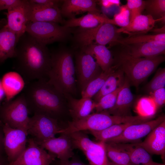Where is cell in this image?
<instances>
[{"label": "cell", "mask_w": 165, "mask_h": 165, "mask_svg": "<svg viewBox=\"0 0 165 165\" xmlns=\"http://www.w3.org/2000/svg\"><path fill=\"white\" fill-rule=\"evenodd\" d=\"M7 23L5 26L16 35L17 41L26 32L29 22V0H22L19 5L7 10Z\"/></svg>", "instance_id": "13"}, {"label": "cell", "mask_w": 165, "mask_h": 165, "mask_svg": "<svg viewBox=\"0 0 165 165\" xmlns=\"http://www.w3.org/2000/svg\"><path fill=\"white\" fill-rule=\"evenodd\" d=\"M165 86V69L160 68L145 88L146 90L151 94L157 90L164 88Z\"/></svg>", "instance_id": "37"}, {"label": "cell", "mask_w": 165, "mask_h": 165, "mask_svg": "<svg viewBox=\"0 0 165 165\" xmlns=\"http://www.w3.org/2000/svg\"><path fill=\"white\" fill-rule=\"evenodd\" d=\"M62 129L58 120L42 114H35L30 117L27 133L36 142H42L55 137Z\"/></svg>", "instance_id": "8"}, {"label": "cell", "mask_w": 165, "mask_h": 165, "mask_svg": "<svg viewBox=\"0 0 165 165\" xmlns=\"http://www.w3.org/2000/svg\"><path fill=\"white\" fill-rule=\"evenodd\" d=\"M109 23L115 25L113 19H110L104 14L100 13L89 12L86 15L79 18H73L64 21V26L70 28L79 27L85 29L91 28L100 24Z\"/></svg>", "instance_id": "19"}, {"label": "cell", "mask_w": 165, "mask_h": 165, "mask_svg": "<svg viewBox=\"0 0 165 165\" xmlns=\"http://www.w3.org/2000/svg\"><path fill=\"white\" fill-rule=\"evenodd\" d=\"M145 1V9L147 15L155 20L161 19L165 22V0H148Z\"/></svg>", "instance_id": "33"}, {"label": "cell", "mask_w": 165, "mask_h": 165, "mask_svg": "<svg viewBox=\"0 0 165 165\" xmlns=\"http://www.w3.org/2000/svg\"><path fill=\"white\" fill-rule=\"evenodd\" d=\"M113 19L115 25L121 27H126L129 24L130 20V13L126 5L120 7L119 12L114 15Z\"/></svg>", "instance_id": "39"}, {"label": "cell", "mask_w": 165, "mask_h": 165, "mask_svg": "<svg viewBox=\"0 0 165 165\" xmlns=\"http://www.w3.org/2000/svg\"><path fill=\"white\" fill-rule=\"evenodd\" d=\"M161 19L155 20L150 15L141 14L136 17L127 26L117 28V32L126 34L128 36L144 34L152 29L155 23Z\"/></svg>", "instance_id": "21"}, {"label": "cell", "mask_w": 165, "mask_h": 165, "mask_svg": "<svg viewBox=\"0 0 165 165\" xmlns=\"http://www.w3.org/2000/svg\"><path fill=\"white\" fill-rule=\"evenodd\" d=\"M165 120L164 115L155 119L140 123L131 124L127 127L119 136L105 143H126L134 142L147 136L153 129Z\"/></svg>", "instance_id": "12"}, {"label": "cell", "mask_w": 165, "mask_h": 165, "mask_svg": "<svg viewBox=\"0 0 165 165\" xmlns=\"http://www.w3.org/2000/svg\"><path fill=\"white\" fill-rule=\"evenodd\" d=\"M130 83L125 76L124 84L119 92L115 105L107 110L110 114L122 116H131L130 109L134 97L130 90Z\"/></svg>", "instance_id": "17"}, {"label": "cell", "mask_w": 165, "mask_h": 165, "mask_svg": "<svg viewBox=\"0 0 165 165\" xmlns=\"http://www.w3.org/2000/svg\"><path fill=\"white\" fill-rule=\"evenodd\" d=\"M112 144L128 154L132 165H149L153 162L150 154L135 143Z\"/></svg>", "instance_id": "25"}, {"label": "cell", "mask_w": 165, "mask_h": 165, "mask_svg": "<svg viewBox=\"0 0 165 165\" xmlns=\"http://www.w3.org/2000/svg\"></svg>", "instance_id": "52"}, {"label": "cell", "mask_w": 165, "mask_h": 165, "mask_svg": "<svg viewBox=\"0 0 165 165\" xmlns=\"http://www.w3.org/2000/svg\"><path fill=\"white\" fill-rule=\"evenodd\" d=\"M1 83L7 101H9L15 95L23 89L24 82L23 78L17 72H11L5 74Z\"/></svg>", "instance_id": "26"}, {"label": "cell", "mask_w": 165, "mask_h": 165, "mask_svg": "<svg viewBox=\"0 0 165 165\" xmlns=\"http://www.w3.org/2000/svg\"><path fill=\"white\" fill-rule=\"evenodd\" d=\"M152 41L165 42V33L156 35L143 34L125 38L121 37L117 41L116 44H120L126 46Z\"/></svg>", "instance_id": "32"}, {"label": "cell", "mask_w": 165, "mask_h": 165, "mask_svg": "<svg viewBox=\"0 0 165 165\" xmlns=\"http://www.w3.org/2000/svg\"><path fill=\"white\" fill-rule=\"evenodd\" d=\"M30 113L22 93L15 99L7 101L0 106V121L11 128L20 129L27 133Z\"/></svg>", "instance_id": "6"}, {"label": "cell", "mask_w": 165, "mask_h": 165, "mask_svg": "<svg viewBox=\"0 0 165 165\" xmlns=\"http://www.w3.org/2000/svg\"><path fill=\"white\" fill-rule=\"evenodd\" d=\"M150 94L158 110L165 103V87L157 90Z\"/></svg>", "instance_id": "40"}, {"label": "cell", "mask_w": 165, "mask_h": 165, "mask_svg": "<svg viewBox=\"0 0 165 165\" xmlns=\"http://www.w3.org/2000/svg\"><path fill=\"white\" fill-rule=\"evenodd\" d=\"M151 31L155 33V35L165 33V26L164 25L161 28L155 29L153 30H152Z\"/></svg>", "instance_id": "46"}, {"label": "cell", "mask_w": 165, "mask_h": 165, "mask_svg": "<svg viewBox=\"0 0 165 165\" xmlns=\"http://www.w3.org/2000/svg\"><path fill=\"white\" fill-rule=\"evenodd\" d=\"M4 140L3 123L0 121V157L6 156L4 149Z\"/></svg>", "instance_id": "44"}, {"label": "cell", "mask_w": 165, "mask_h": 165, "mask_svg": "<svg viewBox=\"0 0 165 165\" xmlns=\"http://www.w3.org/2000/svg\"><path fill=\"white\" fill-rule=\"evenodd\" d=\"M17 42L16 35L5 26L0 29V63L14 58Z\"/></svg>", "instance_id": "23"}, {"label": "cell", "mask_w": 165, "mask_h": 165, "mask_svg": "<svg viewBox=\"0 0 165 165\" xmlns=\"http://www.w3.org/2000/svg\"><path fill=\"white\" fill-rule=\"evenodd\" d=\"M81 50L95 59L103 71L109 69L112 66L114 60L111 52L106 46L91 44Z\"/></svg>", "instance_id": "24"}, {"label": "cell", "mask_w": 165, "mask_h": 165, "mask_svg": "<svg viewBox=\"0 0 165 165\" xmlns=\"http://www.w3.org/2000/svg\"><path fill=\"white\" fill-rule=\"evenodd\" d=\"M3 128L5 152L10 163L16 160L26 148L28 134L23 130L13 128L3 123Z\"/></svg>", "instance_id": "10"}, {"label": "cell", "mask_w": 165, "mask_h": 165, "mask_svg": "<svg viewBox=\"0 0 165 165\" xmlns=\"http://www.w3.org/2000/svg\"><path fill=\"white\" fill-rule=\"evenodd\" d=\"M125 77L123 71L117 68L106 79L99 91L93 97L97 102L103 96L112 92L124 84Z\"/></svg>", "instance_id": "27"}, {"label": "cell", "mask_w": 165, "mask_h": 165, "mask_svg": "<svg viewBox=\"0 0 165 165\" xmlns=\"http://www.w3.org/2000/svg\"><path fill=\"white\" fill-rule=\"evenodd\" d=\"M128 54L135 57H152L164 54L165 42L152 41L126 46Z\"/></svg>", "instance_id": "16"}, {"label": "cell", "mask_w": 165, "mask_h": 165, "mask_svg": "<svg viewBox=\"0 0 165 165\" xmlns=\"http://www.w3.org/2000/svg\"><path fill=\"white\" fill-rule=\"evenodd\" d=\"M135 108L138 115L145 117H155L157 111L151 96L141 98L136 103Z\"/></svg>", "instance_id": "34"}, {"label": "cell", "mask_w": 165, "mask_h": 165, "mask_svg": "<svg viewBox=\"0 0 165 165\" xmlns=\"http://www.w3.org/2000/svg\"><path fill=\"white\" fill-rule=\"evenodd\" d=\"M149 165H165V163H161L153 162Z\"/></svg>", "instance_id": "50"}, {"label": "cell", "mask_w": 165, "mask_h": 165, "mask_svg": "<svg viewBox=\"0 0 165 165\" xmlns=\"http://www.w3.org/2000/svg\"><path fill=\"white\" fill-rule=\"evenodd\" d=\"M94 0H63L60 9L62 16L75 18V16L87 12L100 13Z\"/></svg>", "instance_id": "18"}, {"label": "cell", "mask_w": 165, "mask_h": 165, "mask_svg": "<svg viewBox=\"0 0 165 165\" xmlns=\"http://www.w3.org/2000/svg\"><path fill=\"white\" fill-rule=\"evenodd\" d=\"M83 153L89 165H111L107 156L105 142L94 141L91 147Z\"/></svg>", "instance_id": "28"}, {"label": "cell", "mask_w": 165, "mask_h": 165, "mask_svg": "<svg viewBox=\"0 0 165 165\" xmlns=\"http://www.w3.org/2000/svg\"><path fill=\"white\" fill-rule=\"evenodd\" d=\"M28 147L20 156L8 165H50L56 156L38 145L33 138L27 140Z\"/></svg>", "instance_id": "11"}, {"label": "cell", "mask_w": 165, "mask_h": 165, "mask_svg": "<svg viewBox=\"0 0 165 165\" xmlns=\"http://www.w3.org/2000/svg\"><path fill=\"white\" fill-rule=\"evenodd\" d=\"M123 86L114 91L103 96L96 103L94 109L96 110V112L107 110L114 106L119 92Z\"/></svg>", "instance_id": "36"}, {"label": "cell", "mask_w": 165, "mask_h": 165, "mask_svg": "<svg viewBox=\"0 0 165 165\" xmlns=\"http://www.w3.org/2000/svg\"><path fill=\"white\" fill-rule=\"evenodd\" d=\"M9 163L6 156L0 157V165H8Z\"/></svg>", "instance_id": "47"}, {"label": "cell", "mask_w": 165, "mask_h": 165, "mask_svg": "<svg viewBox=\"0 0 165 165\" xmlns=\"http://www.w3.org/2000/svg\"><path fill=\"white\" fill-rule=\"evenodd\" d=\"M164 60L163 55L152 57H135L124 51L119 55L118 64L115 65L123 71L130 83L137 88Z\"/></svg>", "instance_id": "4"}, {"label": "cell", "mask_w": 165, "mask_h": 165, "mask_svg": "<svg viewBox=\"0 0 165 165\" xmlns=\"http://www.w3.org/2000/svg\"><path fill=\"white\" fill-rule=\"evenodd\" d=\"M67 101L68 110L72 119L76 120L90 114L95 109L96 103L92 98L77 99L69 94L64 95Z\"/></svg>", "instance_id": "20"}, {"label": "cell", "mask_w": 165, "mask_h": 165, "mask_svg": "<svg viewBox=\"0 0 165 165\" xmlns=\"http://www.w3.org/2000/svg\"><path fill=\"white\" fill-rule=\"evenodd\" d=\"M117 68L114 65L106 71H102L98 76L90 82L84 90L81 92L82 98H92L100 90L108 76Z\"/></svg>", "instance_id": "29"}, {"label": "cell", "mask_w": 165, "mask_h": 165, "mask_svg": "<svg viewBox=\"0 0 165 165\" xmlns=\"http://www.w3.org/2000/svg\"><path fill=\"white\" fill-rule=\"evenodd\" d=\"M71 28L53 22H29L26 32L43 44L63 42L70 37Z\"/></svg>", "instance_id": "7"}, {"label": "cell", "mask_w": 165, "mask_h": 165, "mask_svg": "<svg viewBox=\"0 0 165 165\" xmlns=\"http://www.w3.org/2000/svg\"><path fill=\"white\" fill-rule=\"evenodd\" d=\"M73 157L70 160L62 161L59 160L57 162L56 165H89L83 163L78 159Z\"/></svg>", "instance_id": "43"}, {"label": "cell", "mask_w": 165, "mask_h": 165, "mask_svg": "<svg viewBox=\"0 0 165 165\" xmlns=\"http://www.w3.org/2000/svg\"><path fill=\"white\" fill-rule=\"evenodd\" d=\"M7 20L5 19H0V29L6 25Z\"/></svg>", "instance_id": "49"}, {"label": "cell", "mask_w": 165, "mask_h": 165, "mask_svg": "<svg viewBox=\"0 0 165 165\" xmlns=\"http://www.w3.org/2000/svg\"><path fill=\"white\" fill-rule=\"evenodd\" d=\"M68 134L73 149H78L83 153L91 146L94 141L91 140L83 131L73 132Z\"/></svg>", "instance_id": "35"}, {"label": "cell", "mask_w": 165, "mask_h": 165, "mask_svg": "<svg viewBox=\"0 0 165 165\" xmlns=\"http://www.w3.org/2000/svg\"><path fill=\"white\" fill-rule=\"evenodd\" d=\"M34 5L40 7H59L63 0H29Z\"/></svg>", "instance_id": "41"}, {"label": "cell", "mask_w": 165, "mask_h": 165, "mask_svg": "<svg viewBox=\"0 0 165 165\" xmlns=\"http://www.w3.org/2000/svg\"><path fill=\"white\" fill-rule=\"evenodd\" d=\"M102 5L106 7H108L111 6L116 5L119 6L120 4L119 0H102L101 1Z\"/></svg>", "instance_id": "45"}, {"label": "cell", "mask_w": 165, "mask_h": 165, "mask_svg": "<svg viewBox=\"0 0 165 165\" xmlns=\"http://www.w3.org/2000/svg\"><path fill=\"white\" fill-rule=\"evenodd\" d=\"M5 96V93L2 86L1 81L0 80V101Z\"/></svg>", "instance_id": "48"}, {"label": "cell", "mask_w": 165, "mask_h": 165, "mask_svg": "<svg viewBox=\"0 0 165 165\" xmlns=\"http://www.w3.org/2000/svg\"><path fill=\"white\" fill-rule=\"evenodd\" d=\"M107 155L113 163L118 165H132L128 154L112 143H105Z\"/></svg>", "instance_id": "31"}, {"label": "cell", "mask_w": 165, "mask_h": 165, "mask_svg": "<svg viewBox=\"0 0 165 165\" xmlns=\"http://www.w3.org/2000/svg\"><path fill=\"white\" fill-rule=\"evenodd\" d=\"M22 0H0V11L7 10L20 4Z\"/></svg>", "instance_id": "42"}, {"label": "cell", "mask_w": 165, "mask_h": 165, "mask_svg": "<svg viewBox=\"0 0 165 165\" xmlns=\"http://www.w3.org/2000/svg\"><path fill=\"white\" fill-rule=\"evenodd\" d=\"M51 65L48 82L64 95L77 93L75 67L72 53L65 50L51 53Z\"/></svg>", "instance_id": "3"}, {"label": "cell", "mask_w": 165, "mask_h": 165, "mask_svg": "<svg viewBox=\"0 0 165 165\" xmlns=\"http://www.w3.org/2000/svg\"><path fill=\"white\" fill-rule=\"evenodd\" d=\"M30 5L29 22H53L64 24L58 7L43 8L35 6L29 0Z\"/></svg>", "instance_id": "22"}, {"label": "cell", "mask_w": 165, "mask_h": 165, "mask_svg": "<svg viewBox=\"0 0 165 165\" xmlns=\"http://www.w3.org/2000/svg\"><path fill=\"white\" fill-rule=\"evenodd\" d=\"M110 163L111 165H117L113 163L112 162H110Z\"/></svg>", "instance_id": "51"}, {"label": "cell", "mask_w": 165, "mask_h": 165, "mask_svg": "<svg viewBox=\"0 0 165 165\" xmlns=\"http://www.w3.org/2000/svg\"><path fill=\"white\" fill-rule=\"evenodd\" d=\"M115 25L107 23L91 28H79L75 32L74 39L81 49L91 44L112 45L121 37Z\"/></svg>", "instance_id": "5"}, {"label": "cell", "mask_w": 165, "mask_h": 165, "mask_svg": "<svg viewBox=\"0 0 165 165\" xmlns=\"http://www.w3.org/2000/svg\"><path fill=\"white\" fill-rule=\"evenodd\" d=\"M75 67L77 82L81 92L102 71L94 58L82 51L76 55Z\"/></svg>", "instance_id": "9"}, {"label": "cell", "mask_w": 165, "mask_h": 165, "mask_svg": "<svg viewBox=\"0 0 165 165\" xmlns=\"http://www.w3.org/2000/svg\"><path fill=\"white\" fill-rule=\"evenodd\" d=\"M130 123L114 125L103 130L97 131H89L99 141L105 142L108 140L120 135L128 126Z\"/></svg>", "instance_id": "30"}, {"label": "cell", "mask_w": 165, "mask_h": 165, "mask_svg": "<svg viewBox=\"0 0 165 165\" xmlns=\"http://www.w3.org/2000/svg\"><path fill=\"white\" fill-rule=\"evenodd\" d=\"M23 93L30 113L44 114L58 120L64 112L66 98L46 79L31 83Z\"/></svg>", "instance_id": "2"}, {"label": "cell", "mask_w": 165, "mask_h": 165, "mask_svg": "<svg viewBox=\"0 0 165 165\" xmlns=\"http://www.w3.org/2000/svg\"><path fill=\"white\" fill-rule=\"evenodd\" d=\"M150 154L160 155L163 160L165 156V120L153 129L144 140L135 143Z\"/></svg>", "instance_id": "15"}, {"label": "cell", "mask_w": 165, "mask_h": 165, "mask_svg": "<svg viewBox=\"0 0 165 165\" xmlns=\"http://www.w3.org/2000/svg\"><path fill=\"white\" fill-rule=\"evenodd\" d=\"M14 68L25 80L46 79L51 65V53L46 45L25 32L16 47Z\"/></svg>", "instance_id": "1"}, {"label": "cell", "mask_w": 165, "mask_h": 165, "mask_svg": "<svg viewBox=\"0 0 165 165\" xmlns=\"http://www.w3.org/2000/svg\"><path fill=\"white\" fill-rule=\"evenodd\" d=\"M126 5L130 13V23L136 17L142 14V13L145 9V1L142 0H127Z\"/></svg>", "instance_id": "38"}, {"label": "cell", "mask_w": 165, "mask_h": 165, "mask_svg": "<svg viewBox=\"0 0 165 165\" xmlns=\"http://www.w3.org/2000/svg\"><path fill=\"white\" fill-rule=\"evenodd\" d=\"M61 134L58 138L54 137L42 142H35L59 160H67L73 157V148L68 134Z\"/></svg>", "instance_id": "14"}]
</instances>
